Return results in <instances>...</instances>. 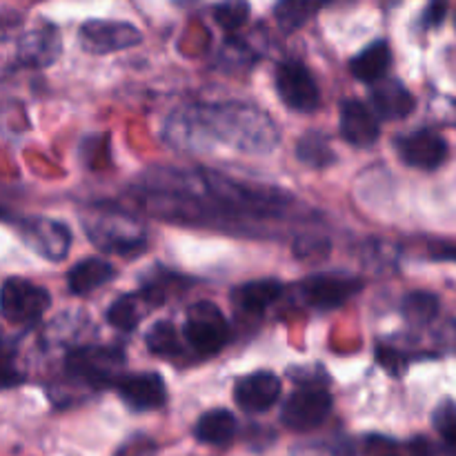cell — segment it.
Instances as JSON below:
<instances>
[{"label": "cell", "instance_id": "cell-12", "mask_svg": "<svg viewBox=\"0 0 456 456\" xmlns=\"http://www.w3.org/2000/svg\"><path fill=\"white\" fill-rule=\"evenodd\" d=\"M120 399L136 412H147L165 405L167 401V387L156 372L141 374H120L114 383Z\"/></svg>", "mask_w": 456, "mask_h": 456}, {"label": "cell", "instance_id": "cell-22", "mask_svg": "<svg viewBox=\"0 0 456 456\" xmlns=\"http://www.w3.org/2000/svg\"><path fill=\"white\" fill-rule=\"evenodd\" d=\"M441 303L430 292H412L403 298V316L412 325H430L439 316Z\"/></svg>", "mask_w": 456, "mask_h": 456}, {"label": "cell", "instance_id": "cell-23", "mask_svg": "<svg viewBox=\"0 0 456 456\" xmlns=\"http://www.w3.org/2000/svg\"><path fill=\"white\" fill-rule=\"evenodd\" d=\"M297 156L310 167H328L330 163H334V151L330 147L328 138L319 132H310L298 141L297 145Z\"/></svg>", "mask_w": 456, "mask_h": 456}, {"label": "cell", "instance_id": "cell-2", "mask_svg": "<svg viewBox=\"0 0 456 456\" xmlns=\"http://www.w3.org/2000/svg\"><path fill=\"white\" fill-rule=\"evenodd\" d=\"M89 239L105 252H141L145 245V230L132 216L120 212H98L83 218Z\"/></svg>", "mask_w": 456, "mask_h": 456}, {"label": "cell", "instance_id": "cell-7", "mask_svg": "<svg viewBox=\"0 0 456 456\" xmlns=\"http://www.w3.org/2000/svg\"><path fill=\"white\" fill-rule=\"evenodd\" d=\"M396 154L405 165L423 172H435L448 160L450 147L448 141L439 132L430 127H421L417 132H410L399 136L395 142Z\"/></svg>", "mask_w": 456, "mask_h": 456}, {"label": "cell", "instance_id": "cell-19", "mask_svg": "<svg viewBox=\"0 0 456 456\" xmlns=\"http://www.w3.org/2000/svg\"><path fill=\"white\" fill-rule=\"evenodd\" d=\"M151 307H156V303L147 297L145 292L141 294H125V297L116 298L114 303L107 310V321L110 325H114L116 330H129L136 328L147 314H150Z\"/></svg>", "mask_w": 456, "mask_h": 456}, {"label": "cell", "instance_id": "cell-18", "mask_svg": "<svg viewBox=\"0 0 456 456\" xmlns=\"http://www.w3.org/2000/svg\"><path fill=\"white\" fill-rule=\"evenodd\" d=\"M116 276V270L102 258H85V261L76 263L67 274V285H69L71 294H89L94 289L102 288L110 283Z\"/></svg>", "mask_w": 456, "mask_h": 456}, {"label": "cell", "instance_id": "cell-27", "mask_svg": "<svg viewBox=\"0 0 456 456\" xmlns=\"http://www.w3.org/2000/svg\"><path fill=\"white\" fill-rule=\"evenodd\" d=\"M316 9H319L316 4L298 3V0H292V3H281L279 7H276V20H279V25L283 27V29L292 31L297 29V27H301L303 22L316 12Z\"/></svg>", "mask_w": 456, "mask_h": 456}, {"label": "cell", "instance_id": "cell-21", "mask_svg": "<svg viewBox=\"0 0 456 456\" xmlns=\"http://www.w3.org/2000/svg\"><path fill=\"white\" fill-rule=\"evenodd\" d=\"M236 419L227 410H212L199 419L194 428L196 439L209 445H227L236 435Z\"/></svg>", "mask_w": 456, "mask_h": 456}, {"label": "cell", "instance_id": "cell-16", "mask_svg": "<svg viewBox=\"0 0 456 456\" xmlns=\"http://www.w3.org/2000/svg\"><path fill=\"white\" fill-rule=\"evenodd\" d=\"M392 67V49L386 40H374L359 56L352 58L350 71L363 83H381Z\"/></svg>", "mask_w": 456, "mask_h": 456}, {"label": "cell", "instance_id": "cell-14", "mask_svg": "<svg viewBox=\"0 0 456 456\" xmlns=\"http://www.w3.org/2000/svg\"><path fill=\"white\" fill-rule=\"evenodd\" d=\"M370 102H372V114L383 120H403L417 107V98L412 96V92L395 78L374 85Z\"/></svg>", "mask_w": 456, "mask_h": 456}, {"label": "cell", "instance_id": "cell-29", "mask_svg": "<svg viewBox=\"0 0 456 456\" xmlns=\"http://www.w3.org/2000/svg\"><path fill=\"white\" fill-rule=\"evenodd\" d=\"M159 448L151 439H145V436H134L132 441L123 445L116 456H156Z\"/></svg>", "mask_w": 456, "mask_h": 456}, {"label": "cell", "instance_id": "cell-30", "mask_svg": "<svg viewBox=\"0 0 456 456\" xmlns=\"http://www.w3.org/2000/svg\"><path fill=\"white\" fill-rule=\"evenodd\" d=\"M381 456H432V445L428 439H412L410 444H405L403 448L390 450V452L381 454Z\"/></svg>", "mask_w": 456, "mask_h": 456}, {"label": "cell", "instance_id": "cell-25", "mask_svg": "<svg viewBox=\"0 0 456 456\" xmlns=\"http://www.w3.org/2000/svg\"><path fill=\"white\" fill-rule=\"evenodd\" d=\"M435 430L441 436V450L445 456H456V403L452 399H444L432 414Z\"/></svg>", "mask_w": 456, "mask_h": 456}, {"label": "cell", "instance_id": "cell-3", "mask_svg": "<svg viewBox=\"0 0 456 456\" xmlns=\"http://www.w3.org/2000/svg\"><path fill=\"white\" fill-rule=\"evenodd\" d=\"M125 363L123 352L116 347H78L69 352L65 361L67 374L76 381L85 383L89 387H105L114 386L116 379L120 377V368Z\"/></svg>", "mask_w": 456, "mask_h": 456}, {"label": "cell", "instance_id": "cell-9", "mask_svg": "<svg viewBox=\"0 0 456 456\" xmlns=\"http://www.w3.org/2000/svg\"><path fill=\"white\" fill-rule=\"evenodd\" d=\"M363 288V281L347 274H314L301 283L303 301L316 310L341 307L352 294Z\"/></svg>", "mask_w": 456, "mask_h": 456}, {"label": "cell", "instance_id": "cell-32", "mask_svg": "<svg viewBox=\"0 0 456 456\" xmlns=\"http://www.w3.org/2000/svg\"><path fill=\"white\" fill-rule=\"evenodd\" d=\"M430 256L435 261H452L456 263V245H436L430 249Z\"/></svg>", "mask_w": 456, "mask_h": 456}, {"label": "cell", "instance_id": "cell-13", "mask_svg": "<svg viewBox=\"0 0 456 456\" xmlns=\"http://www.w3.org/2000/svg\"><path fill=\"white\" fill-rule=\"evenodd\" d=\"M281 399V379L272 372H254L234 387V401L245 412H265Z\"/></svg>", "mask_w": 456, "mask_h": 456}, {"label": "cell", "instance_id": "cell-10", "mask_svg": "<svg viewBox=\"0 0 456 456\" xmlns=\"http://www.w3.org/2000/svg\"><path fill=\"white\" fill-rule=\"evenodd\" d=\"M142 40V34L129 22L89 20L80 27V45L89 53H111L129 49Z\"/></svg>", "mask_w": 456, "mask_h": 456}, {"label": "cell", "instance_id": "cell-11", "mask_svg": "<svg viewBox=\"0 0 456 456\" xmlns=\"http://www.w3.org/2000/svg\"><path fill=\"white\" fill-rule=\"evenodd\" d=\"M20 234L25 243L47 261H62L69 252L71 232L62 223L52 218H31L22 223Z\"/></svg>", "mask_w": 456, "mask_h": 456}, {"label": "cell", "instance_id": "cell-24", "mask_svg": "<svg viewBox=\"0 0 456 456\" xmlns=\"http://www.w3.org/2000/svg\"><path fill=\"white\" fill-rule=\"evenodd\" d=\"M145 341L150 352H154L156 356H163V359H172V356L181 354L178 330L174 328V323H169V321H159V323L151 325Z\"/></svg>", "mask_w": 456, "mask_h": 456}, {"label": "cell", "instance_id": "cell-6", "mask_svg": "<svg viewBox=\"0 0 456 456\" xmlns=\"http://www.w3.org/2000/svg\"><path fill=\"white\" fill-rule=\"evenodd\" d=\"M332 412V396L321 387H303L297 390L281 410V421L294 432H310L323 426Z\"/></svg>", "mask_w": 456, "mask_h": 456}, {"label": "cell", "instance_id": "cell-8", "mask_svg": "<svg viewBox=\"0 0 456 456\" xmlns=\"http://www.w3.org/2000/svg\"><path fill=\"white\" fill-rule=\"evenodd\" d=\"M276 92L292 111L310 114L319 107L321 94L307 67L298 61H285L276 67Z\"/></svg>", "mask_w": 456, "mask_h": 456}, {"label": "cell", "instance_id": "cell-1", "mask_svg": "<svg viewBox=\"0 0 456 456\" xmlns=\"http://www.w3.org/2000/svg\"><path fill=\"white\" fill-rule=\"evenodd\" d=\"M169 134L172 141L187 142V147H196V141H200L205 134H214L225 145L252 154L270 151L279 142V129L274 127L270 116L249 105L190 110L169 123Z\"/></svg>", "mask_w": 456, "mask_h": 456}, {"label": "cell", "instance_id": "cell-4", "mask_svg": "<svg viewBox=\"0 0 456 456\" xmlns=\"http://www.w3.org/2000/svg\"><path fill=\"white\" fill-rule=\"evenodd\" d=\"M185 341L196 354H218L230 341V325L212 301H199L187 310Z\"/></svg>", "mask_w": 456, "mask_h": 456}, {"label": "cell", "instance_id": "cell-26", "mask_svg": "<svg viewBox=\"0 0 456 456\" xmlns=\"http://www.w3.org/2000/svg\"><path fill=\"white\" fill-rule=\"evenodd\" d=\"M25 381V374L18 368V352L13 343L0 338V390L20 386Z\"/></svg>", "mask_w": 456, "mask_h": 456}, {"label": "cell", "instance_id": "cell-5", "mask_svg": "<svg viewBox=\"0 0 456 456\" xmlns=\"http://www.w3.org/2000/svg\"><path fill=\"white\" fill-rule=\"evenodd\" d=\"M49 292L27 279H7L0 289V312L7 321L18 325L34 323L47 312Z\"/></svg>", "mask_w": 456, "mask_h": 456}, {"label": "cell", "instance_id": "cell-17", "mask_svg": "<svg viewBox=\"0 0 456 456\" xmlns=\"http://www.w3.org/2000/svg\"><path fill=\"white\" fill-rule=\"evenodd\" d=\"M283 292V285L274 279L249 281V283L239 285L232 294L236 307L245 314H263L276 298Z\"/></svg>", "mask_w": 456, "mask_h": 456}, {"label": "cell", "instance_id": "cell-20", "mask_svg": "<svg viewBox=\"0 0 456 456\" xmlns=\"http://www.w3.org/2000/svg\"><path fill=\"white\" fill-rule=\"evenodd\" d=\"M20 58L29 65H49L61 53V38L58 31L49 27H40V29L31 31L20 40Z\"/></svg>", "mask_w": 456, "mask_h": 456}, {"label": "cell", "instance_id": "cell-31", "mask_svg": "<svg viewBox=\"0 0 456 456\" xmlns=\"http://www.w3.org/2000/svg\"><path fill=\"white\" fill-rule=\"evenodd\" d=\"M445 13H448V4H445V3L428 4L426 12H423V16H421V25L426 27V29L439 27L441 22L445 20Z\"/></svg>", "mask_w": 456, "mask_h": 456}, {"label": "cell", "instance_id": "cell-15", "mask_svg": "<svg viewBox=\"0 0 456 456\" xmlns=\"http://www.w3.org/2000/svg\"><path fill=\"white\" fill-rule=\"evenodd\" d=\"M379 120L370 107L361 101H343L341 105V136L354 147H370L377 142Z\"/></svg>", "mask_w": 456, "mask_h": 456}, {"label": "cell", "instance_id": "cell-28", "mask_svg": "<svg viewBox=\"0 0 456 456\" xmlns=\"http://www.w3.org/2000/svg\"><path fill=\"white\" fill-rule=\"evenodd\" d=\"M249 7L245 3H227L216 7V20L225 29H239L245 20H248Z\"/></svg>", "mask_w": 456, "mask_h": 456}, {"label": "cell", "instance_id": "cell-33", "mask_svg": "<svg viewBox=\"0 0 456 456\" xmlns=\"http://www.w3.org/2000/svg\"><path fill=\"white\" fill-rule=\"evenodd\" d=\"M454 27H456V16H454Z\"/></svg>", "mask_w": 456, "mask_h": 456}]
</instances>
